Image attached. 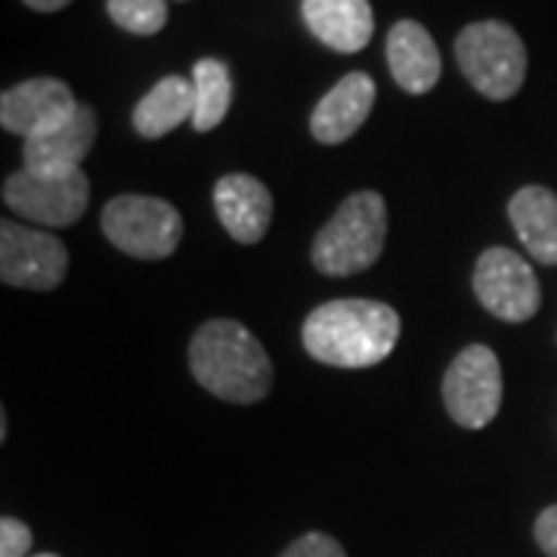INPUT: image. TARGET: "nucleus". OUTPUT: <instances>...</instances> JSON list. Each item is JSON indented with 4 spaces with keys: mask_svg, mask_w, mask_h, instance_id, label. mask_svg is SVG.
Here are the masks:
<instances>
[{
    "mask_svg": "<svg viewBox=\"0 0 557 557\" xmlns=\"http://www.w3.org/2000/svg\"><path fill=\"white\" fill-rule=\"evenodd\" d=\"M461 75L486 100H511L527 78V47L508 22H471L456 38Z\"/></svg>",
    "mask_w": 557,
    "mask_h": 557,
    "instance_id": "nucleus-4",
    "label": "nucleus"
},
{
    "mask_svg": "<svg viewBox=\"0 0 557 557\" xmlns=\"http://www.w3.org/2000/svg\"><path fill=\"white\" fill-rule=\"evenodd\" d=\"M214 208L223 230L242 245H255L267 236L273 220V196L251 174H226L214 186Z\"/></svg>",
    "mask_w": 557,
    "mask_h": 557,
    "instance_id": "nucleus-12",
    "label": "nucleus"
},
{
    "mask_svg": "<svg viewBox=\"0 0 557 557\" xmlns=\"http://www.w3.org/2000/svg\"><path fill=\"white\" fill-rule=\"evenodd\" d=\"M65 270L69 251L57 236L10 220L0 223V278L7 285L50 292L65 278Z\"/></svg>",
    "mask_w": 557,
    "mask_h": 557,
    "instance_id": "nucleus-9",
    "label": "nucleus"
},
{
    "mask_svg": "<svg viewBox=\"0 0 557 557\" xmlns=\"http://www.w3.org/2000/svg\"><path fill=\"white\" fill-rule=\"evenodd\" d=\"M399 329V313L381 300H329L304 322V347L325 366L369 369L394 354Z\"/></svg>",
    "mask_w": 557,
    "mask_h": 557,
    "instance_id": "nucleus-1",
    "label": "nucleus"
},
{
    "mask_svg": "<svg viewBox=\"0 0 557 557\" xmlns=\"http://www.w3.org/2000/svg\"><path fill=\"white\" fill-rule=\"evenodd\" d=\"M196 115V87L193 78L168 75L161 78L134 109V127L139 137L161 139L168 137L183 121Z\"/></svg>",
    "mask_w": 557,
    "mask_h": 557,
    "instance_id": "nucleus-17",
    "label": "nucleus"
},
{
    "mask_svg": "<svg viewBox=\"0 0 557 557\" xmlns=\"http://www.w3.org/2000/svg\"><path fill=\"white\" fill-rule=\"evenodd\" d=\"M278 557H347L344 545L338 539L325 536V533H307V536L295 539Z\"/></svg>",
    "mask_w": 557,
    "mask_h": 557,
    "instance_id": "nucleus-20",
    "label": "nucleus"
},
{
    "mask_svg": "<svg viewBox=\"0 0 557 557\" xmlns=\"http://www.w3.org/2000/svg\"><path fill=\"white\" fill-rule=\"evenodd\" d=\"M536 542L539 548L545 552L548 557H557V505L545 508L542 515L536 518Z\"/></svg>",
    "mask_w": 557,
    "mask_h": 557,
    "instance_id": "nucleus-22",
    "label": "nucleus"
},
{
    "mask_svg": "<svg viewBox=\"0 0 557 557\" xmlns=\"http://www.w3.org/2000/svg\"><path fill=\"white\" fill-rule=\"evenodd\" d=\"M102 233L119 251L139 260H164L183 239V218L164 199L115 196L102 208Z\"/></svg>",
    "mask_w": 557,
    "mask_h": 557,
    "instance_id": "nucleus-5",
    "label": "nucleus"
},
{
    "mask_svg": "<svg viewBox=\"0 0 557 557\" xmlns=\"http://www.w3.org/2000/svg\"><path fill=\"white\" fill-rule=\"evenodd\" d=\"M300 13L310 35L335 53H359L375 35L369 0H304Z\"/></svg>",
    "mask_w": 557,
    "mask_h": 557,
    "instance_id": "nucleus-14",
    "label": "nucleus"
},
{
    "mask_svg": "<svg viewBox=\"0 0 557 557\" xmlns=\"http://www.w3.org/2000/svg\"><path fill=\"white\" fill-rule=\"evenodd\" d=\"M25 7H32V10H38V13H57L62 7H69L72 0H22Z\"/></svg>",
    "mask_w": 557,
    "mask_h": 557,
    "instance_id": "nucleus-23",
    "label": "nucleus"
},
{
    "mask_svg": "<svg viewBox=\"0 0 557 557\" xmlns=\"http://www.w3.org/2000/svg\"><path fill=\"white\" fill-rule=\"evenodd\" d=\"M106 10L119 28L139 38L159 35L168 22V0H106Z\"/></svg>",
    "mask_w": 557,
    "mask_h": 557,
    "instance_id": "nucleus-19",
    "label": "nucleus"
},
{
    "mask_svg": "<svg viewBox=\"0 0 557 557\" xmlns=\"http://www.w3.org/2000/svg\"><path fill=\"white\" fill-rule=\"evenodd\" d=\"M387 205L379 193L362 189L341 201L335 218L313 242V267L322 276H354L369 270L384 251Z\"/></svg>",
    "mask_w": 557,
    "mask_h": 557,
    "instance_id": "nucleus-3",
    "label": "nucleus"
},
{
    "mask_svg": "<svg viewBox=\"0 0 557 557\" xmlns=\"http://www.w3.org/2000/svg\"><path fill=\"white\" fill-rule=\"evenodd\" d=\"M32 548V530L16 518L0 520V557H25Z\"/></svg>",
    "mask_w": 557,
    "mask_h": 557,
    "instance_id": "nucleus-21",
    "label": "nucleus"
},
{
    "mask_svg": "<svg viewBox=\"0 0 557 557\" xmlns=\"http://www.w3.org/2000/svg\"><path fill=\"white\" fill-rule=\"evenodd\" d=\"M81 102L72 87L57 78H32L3 90L0 97V124L3 131L22 139L53 134L78 115Z\"/></svg>",
    "mask_w": 557,
    "mask_h": 557,
    "instance_id": "nucleus-10",
    "label": "nucleus"
},
{
    "mask_svg": "<svg viewBox=\"0 0 557 557\" xmlns=\"http://www.w3.org/2000/svg\"><path fill=\"white\" fill-rule=\"evenodd\" d=\"M443 403L449 418L480 431L502 409V366L486 344H471L458 354L443 375Z\"/></svg>",
    "mask_w": 557,
    "mask_h": 557,
    "instance_id": "nucleus-6",
    "label": "nucleus"
},
{
    "mask_svg": "<svg viewBox=\"0 0 557 557\" xmlns=\"http://www.w3.org/2000/svg\"><path fill=\"white\" fill-rule=\"evenodd\" d=\"M189 369L201 387L226 403H258L273 387V362L242 322L211 319L193 335Z\"/></svg>",
    "mask_w": 557,
    "mask_h": 557,
    "instance_id": "nucleus-2",
    "label": "nucleus"
},
{
    "mask_svg": "<svg viewBox=\"0 0 557 557\" xmlns=\"http://www.w3.org/2000/svg\"><path fill=\"white\" fill-rule=\"evenodd\" d=\"M35 557H57V555H35Z\"/></svg>",
    "mask_w": 557,
    "mask_h": 557,
    "instance_id": "nucleus-24",
    "label": "nucleus"
},
{
    "mask_svg": "<svg viewBox=\"0 0 557 557\" xmlns=\"http://www.w3.org/2000/svg\"><path fill=\"white\" fill-rule=\"evenodd\" d=\"M474 295L502 322H527L539 313L542 288L533 267L508 248H486L474 267Z\"/></svg>",
    "mask_w": 557,
    "mask_h": 557,
    "instance_id": "nucleus-8",
    "label": "nucleus"
},
{
    "mask_svg": "<svg viewBox=\"0 0 557 557\" xmlns=\"http://www.w3.org/2000/svg\"><path fill=\"white\" fill-rule=\"evenodd\" d=\"M387 65L391 75L406 94H428L434 90L443 72L440 50L431 32L416 20H403L387 35Z\"/></svg>",
    "mask_w": 557,
    "mask_h": 557,
    "instance_id": "nucleus-15",
    "label": "nucleus"
},
{
    "mask_svg": "<svg viewBox=\"0 0 557 557\" xmlns=\"http://www.w3.org/2000/svg\"><path fill=\"white\" fill-rule=\"evenodd\" d=\"M193 87H196V115L193 127L199 134H208L220 127V121L226 119L230 102H233V75L230 65L223 60L205 57L193 65Z\"/></svg>",
    "mask_w": 557,
    "mask_h": 557,
    "instance_id": "nucleus-18",
    "label": "nucleus"
},
{
    "mask_svg": "<svg viewBox=\"0 0 557 557\" xmlns=\"http://www.w3.org/2000/svg\"><path fill=\"white\" fill-rule=\"evenodd\" d=\"M97 139V112L81 106L78 115L57 127L53 134L25 139L22 146V168L44 177H65L81 171L84 159L90 156Z\"/></svg>",
    "mask_w": 557,
    "mask_h": 557,
    "instance_id": "nucleus-11",
    "label": "nucleus"
},
{
    "mask_svg": "<svg viewBox=\"0 0 557 557\" xmlns=\"http://www.w3.org/2000/svg\"><path fill=\"white\" fill-rule=\"evenodd\" d=\"M375 81L369 78L366 72H350L319 100V106L310 115V134L325 143L335 146L357 134L359 127L366 124L372 106H375Z\"/></svg>",
    "mask_w": 557,
    "mask_h": 557,
    "instance_id": "nucleus-13",
    "label": "nucleus"
},
{
    "mask_svg": "<svg viewBox=\"0 0 557 557\" xmlns=\"http://www.w3.org/2000/svg\"><path fill=\"white\" fill-rule=\"evenodd\" d=\"M508 218L523 248L545 267H557V196L545 186H523L508 201Z\"/></svg>",
    "mask_w": 557,
    "mask_h": 557,
    "instance_id": "nucleus-16",
    "label": "nucleus"
},
{
    "mask_svg": "<svg viewBox=\"0 0 557 557\" xmlns=\"http://www.w3.org/2000/svg\"><path fill=\"white\" fill-rule=\"evenodd\" d=\"M90 180L84 171L65 177H44L32 171H16L3 180V205L38 226H72L87 211Z\"/></svg>",
    "mask_w": 557,
    "mask_h": 557,
    "instance_id": "nucleus-7",
    "label": "nucleus"
}]
</instances>
